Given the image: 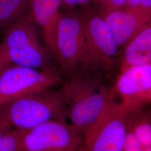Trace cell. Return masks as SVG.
Wrapping results in <instances>:
<instances>
[{
  "label": "cell",
  "instance_id": "obj_7",
  "mask_svg": "<svg viewBox=\"0 0 151 151\" xmlns=\"http://www.w3.org/2000/svg\"><path fill=\"white\" fill-rule=\"evenodd\" d=\"M60 81L55 70L11 65L0 74V109L17 99L50 90Z\"/></svg>",
  "mask_w": 151,
  "mask_h": 151
},
{
  "label": "cell",
  "instance_id": "obj_4",
  "mask_svg": "<svg viewBox=\"0 0 151 151\" xmlns=\"http://www.w3.org/2000/svg\"><path fill=\"white\" fill-rule=\"evenodd\" d=\"M51 54L60 69L68 75L73 77L89 71L84 29L77 8L62 11Z\"/></svg>",
  "mask_w": 151,
  "mask_h": 151
},
{
  "label": "cell",
  "instance_id": "obj_21",
  "mask_svg": "<svg viewBox=\"0 0 151 151\" xmlns=\"http://www.w3.org/2000/svg\"><path fill=\"white\" fill-rule=\"evenodd\" d=\"M139 10L151 12V0H141Z\"/></svg>",
  "mask_w": 151,
  "mask_h": 151
},
{
  "label": "cell",
  "instance_id": "obj_11",
  "mask_svg": "<svg viewBox=\"0 0 151 151\" xmlns=\"http://www.w3.org/2000/svg\"><path fill=\"white\" fill-rule=\"evenodd\" d=\"M60 0H31L29 12L40 28L46 47L50 53L54 48L60 19Z\"/></svg>",
  "mask_w": 151,
  "mask_h": 151
},
{
  "label": "cell",
  "instance_id": "obj_24",
  "mask_svg": "<svg viewBox=\"0 0 151 151\" xmlns=\"http://www.w3.org/2000/svg\"><path fill=\"white\" fill-rule=\"evenodd\" d=\"M143 151H151V146L145 148Z\"/></svg>",
  "mask_w": 151,
  "mask_h": 151
},
{
  "label": "cell",
  "instance_id": "obj_9",
  "mask_svg": "<svg viewBox=\"0 0 151 151\" xmlns=\"http://www.w3.org/2000/svg\"><path fill=\"white\" fill-rule=\"evenodd\" d=\"M113 90L128 113L138 110L151 101V64L120 71Z\"/></svg>",
  "mask_w": 151,
  "mask_h": 151
},
{
  "label": "cell",
  "instance_id": "obj_17",
  "mask_svg": "<svg viewBox=\"0 0 151 151\" xmlns=\"http://www.w3.org/2000/svg\"><path fill=\"white\" fill-rule=\"evenodd\" d=\"M144 148L134 133L130 130L127 132L124 139L122 151H143Z\"/></svg>",
  "mask_w": 151,
  "mask_h": 151
},
{
  "label": "cell",
  "instance_id": "obj_10",
  "mask_svg": "<svg viewBox=\"0 0 151 151\" xmlns=\"http://www.w3.org/2000/svg\"><path fill=\"white\" fill-rule=\"evenodd\" d=\"M96 12L112 30L120 49L151 21V12L139 9Z\"/></svg>",
  "mask_w": 151,
  "mask_h": 151
},
{
  "label": "cell",
  "instance_id": "obj_16",
  "mask_svg": "<svg viewBox=\"0 0 151 151\" xmlns=\"http://www.w3.org/2000/svg\"><path fill=\"white\" fill-rule=\"evenodd\" d=\"M127 0H92L91 6L96 11L116 10L125 8Z\"/></svg>",
  "mask_w": 151,
  "mask_h": 151
},
{
  "label": "cell",
  "instance_id": "obj_14",
  "mask_svg": "<svg viewBox=\"0 0 151 151\" xmlns=\"http://www.w3.org/2000/svg\"><path fill=\"white\" fill-rule=\"evenodd\" d=\"M128 122V129L132 131L143 148L151 146V120L143 119L135 120L134 123Z\"/></svg>",
  "mask_w": 151,
  "mask_h": 151
},
{
  "label": "cell",
  "instance_id": "obj_5",
  "mask_svg": "<svg viewBox=\"0 0 151 151\" xmlns=\"http://www.w3.org/2000/svg\"><path fill=\"white\" fill-rule=\"evenodd\" d=\"M77 9L84 29L89 70H110L116 63L121 49L113 32L90 5Z\"/></svg>",
  "mask_w": 151,
  "mask_h": 151
},
{
  "label": "cell",
  "instance_id": "obj_12",
  "mask_svg": "<svg viewBox=\"0 0 151 151\" xmlns=\"http://www.w3.org/2000/svg\"><path fill=\"white\" fill-rule=\"evenodd\" d=\"M151 64V21L122 48L120 71Z\"/></svg>",
  "mask_w": 151,
  "mask_h": 151
},
{
  "label": "cell",
  "instance_id": "obj_22",
  "mask_svg": "<svg viewBox=\"0 0 151 151\" xmlns=\"http://www.w3.org/2000/svg\"><path fill=\"white\" fill-rule=\"evenodd\" d=\"M11 64L7 62H2L0 63V74L4 70H5L7 67H8Z\"/></svg>",
  "mask_w": 151,
  "mask_h": 151
},
{
  "label": "cell",
  "instance_id": "obj_13",
  "mask_svg": "<svg viewBox=\"0 0 151 151\" xmlns=\"http://www.w3.org/2000/svg\"><path fill=\"white\" fill-rule=\"evenodd\" d=\"M31 0H0V34L29 11Z\"/></svg>",
  "mask_w": 151,
  "mask_h": 151
},
{
  "label": "cell",
  "instance_id": "obj_19",
  "mask_svg": "<svg viewBox=\"0 0 151 151\" xmlns=\"http://www.w3.org/2000/svg\"><path fill=\"white\" fill-rule=\"evenodd\" d=\"M11 129H12V128L7 124L4 120L0 118V139L6 133Z\"/></svg>",
  "mask_w": 151,
  "mask_h": 151
},
{
  "label": "cell",
  "instance_id": "obj_15",
  "mask_svg": "<svg viewBox=\"0 0 151 151\" xmlns=\"http://www.w3.org/2000/svg\"><path fill=\"white\" fill-rule=\"evenodd\" d=\"M24 130L12 128L0 139V151H19Z\"/></svg>",
  "mask_w": 151,
  "mask_h": 151
},
{
  "label": "cell",
  "instance_id": "obj_3",
  "mask_svg": "<svg viewBox=\"0 0 151 151\" xmlns=\"http://www.w3.org/2000/svg\"><path fill=\"white\" fill-rule=\"evenodd\" d=\"M0 118L11 128L23 130L51 120H67L65 99L60 90L25 96L1 108Z\"/></svg>",
  "mask_w": 151,
  "mask_h": 151
},
{
  "label": "cell",
  "instance_id": "obj_8",
  "mask_svg": "<svg viewBox=\"0 0 151 151\" xmlns=\"http://www.w3.org/2000/svg\"><path fill=\"white\" fill-rule=\"evenodd\" d=\"M82 139L67 120H51L24 130L19 151H77Z\"/></svg>",
  "mask_w": 151,
  "mask_h": 151
},
{
  "label": "cell",
  "instance_id": "obj_6",
  "mask_svg": "<svg viewBox=\"0 0 151 151\" xmlns=\"http://www.w3.org/2000/svg\"><path fill=\"white\" fill-rule=\"evenodd\" d=\"M127 122V112L114 101L84 133L77 151H122Z\"/></svg>",
  "mask_w": 151,
  "mask_h": 151
},
{
  "label": "cell",
  "instance_id": "obj_1",
  "mask_svg": "<svg viewBox=\"0 0 151 151\" xmlns=\"http://www.w3.org/2000/svg\"><path fill=\"white\" fill-rule=\"evenodd\" d=\"M93 72H85L72 77L60 89L67 118L82 135L115 101L113 90L101 86Z\"/></svg>",
  "mask_w": 151,
  "mask_h": 151
},
{
  "label": "cell",
  "instance_id": "obj_2",
  "mask_svg": "<svg viewBox=\"0 0 151 151\" xmlns=\"http://www.w3.org/2000/svg\"><path fill=\"white\" fill-rule=\"evenodd\" d=\"M37 25L29 11L6 30L0 52L11 65L40 70H55L53 56L38 38Z\"/></svg>",
  "mask_w": 151,
  "mask_h": 151
},
{
  "label": "cell",
  "instance_id": "obj_23",
  "mask_svg": "<svg viewBox=\"0 0 151 151\" xmlns=\"http://www.w3.org/2000/svg\"><path fill=\"white\" fill-rule=\"evenodd\" d=\"M9 62V63H10V62H9L8 60H7V58H6L5 57L3 54H2V53H0V63H1V62ZM10 64H11V63H10Z\"/></svg>",
  "mask_w": 151,
  "mask_h": 151
},
{
  "label": "cell",
  "instance_id": "obj_20",
  "mask_svg": "<svg viewBox=\"0 0 151 151\" xmlns=\"http://www.w3.org/2000/svg\"><path fill=\"white\" fill-rule=\"evenodd\" d=\"M141 0H127L125 8L128 9H138Z\"/></svg>",
  "mask_w": 151,
  "mask_h": 151
},
{
  "label": "cell",
  "instance_id": "obj_18",
  "mask_svg": "<svg viewBox=\"0 0 151 151\" xmlns=\"http://www.w3.org/2000/svg\"><path fill=\"white\" fill-rule=\"evenodd\" d=\"M60 1L61 5L65 9H70L90 5L92 0H60Z\"/></svg>",
  "mask_w": 151,
  "mask_h": 151
}]
</instances>
